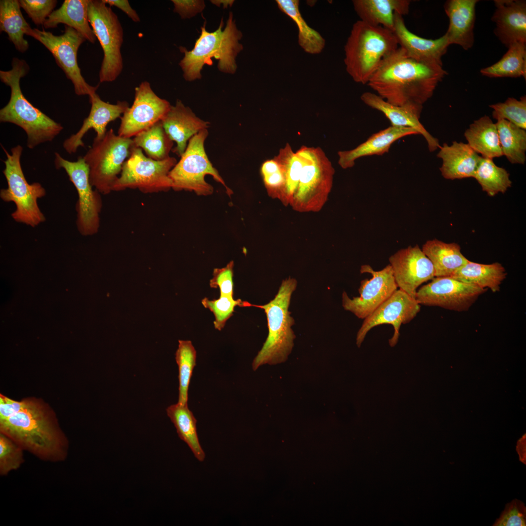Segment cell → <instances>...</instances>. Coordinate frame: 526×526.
I'll return each mask as SVG.
<instances>
[{"label": "cell", "instance_id": "38", "mask_svg": "<svg viewBox=\"0 0 526 526\" xmlns=\"http://www.w3.org/2000/svg\"><path fill=\"white\" fill-rule=\"evenodd\" d=\"M133 146L144 150L148 157L163 160L169 157L173 142L166 132L161 121L134 136Z\"/></svg>", "mask_w": 526, "mask_h": 526}, {"label": "cell", "instance_id": "17", "mask_svg": "<svg viewBox=\"0 0 526 526\" xmlns=\"http://www.w3.org/2000/svg\"><path fill=\"white\" fill-rule=\"evenodd\" d=\"M296 152L302 167L293 198L303 202L326 196L332 187L334 169L324 151L319 147L302 146Z\"/></svg>", "mask_w": 526, "mask_h": 526}, {"label": "cell", "instance_id": "1", "mask_svg": "<svg viewBox=\"0 0 526 526\" xmlns=\"http://www.w3.org/2000/svg\"><path fill=\"white\" fill-rule=\"evenodd\" d=\"M447 74L442 65L417 61L398 47L382 61L367 84L391 104L423 106Z\"/></svg>", "mask_w": 526, "mask_h": 526}, {"label": "cell", "instance_id": "16", "mask_svg": "<svg viewBox=\"0 0 526 526\" xmlns=\"http://www.w3.org/2000/svg\"><path fill=\"white\" fill-rule=\"evenodd\" d=\"M360 273H369L372 278L361 282L358 297L351 299L344 291L342 304L345 310L353 313L359 319H364L388 299L398 287L390 264L379 271L374 270L369 264L362 265Z\"/></svg>", "mask_w": 526, "mask_h": 526}, {"label": "cell", "instance_id": "20", "mask_svg": "<svg viewBox=\"0 0 526 526\" xmlns=\"http://www.w3.org/2000/svg\"><path fill=\"white\" fill-rule=\"evenodd\" d=\"M89 99L91 107L89 115L84 119L78 132L63 143L64 149L69 154L75 153L79 147L85 146L83 137L91 129L96 133L94 139H101L107 132L108 124L120 117L130 107L125 101H118L115 104L106 102L96 93L90 95Z\"/></svg>", "mask_w": 526, "mask_h": 526}, {"label": "cell", "instance_id": "33", "mask_svg": "<svg viewBox=\"0 0 526 526\" xmlns=\"http://www.w3.org/2000/svg\"><path fill=\"white\" fill-rule=\"evenodd\" d=\"M31 28L24 19L18 0H0V30L5 32L16 49L23 53L29 48L24 38Z\"/></svg>", "mask_w": 526, "mask_h": 526}, {"label": "cell", "instance_id": "31", "mask_svg": "<svg viewBox=\"0 0 526 526\" xmlns=\"http://www.w3.org/2000/svg\"><path fill=\"white\" fill-rule=\"evenodd\" d=\"M470 147L482 157L493 159L503 156L496 125L487 115L475 120L464 133Z\"/></svg>", "mask_w": 526, "mask_h": 526}, {"label": "cell", "instance_id": "41", "mask_svg": "<svg viewBox=\"0 0 526 526\" xmlns=\"http://www.w3.org/2000/svg\"><path fill=\"white\" fill-rule=\"evenodd\" d=\"M277 156L285 169V184L281 196H284L288 199L293 198L299 183L302 167L301 160L288 143L279 150Z\"/></svg>", "mask_w": 526, "mask_h": 526}, {"label": "cell", "instance_id": "48", "mask_svg": "<svg viewBox=\"0 0 526 526\" xmlns=\"http://www.w3.org/2000/svg\"><path fill=\"white\" fill-rule=\"evenodd\" d=\"M233 267L234 261H231L224 267L213 269L209 286L212 288H219L220 296L233 297Z\"/></svg>", "mask_w": 526, "mask_h": 526}, {"label": "cell", "instance_id": "49", "mask_svg": "<svg viewBox=\"0 0 526 526\" xmlns=\"http://www.w3.org/2000/svg\"><path fill=\"white\" fill-rule=\"evenodd\" d=\"M174 4V12L177 13L182 19H189L201 12L205 7L204 0H172Z\"/></svg>", "mask_w": 526, "mask_h": 526}, {"label": "cell", "instance_id": "19", "mask_svg": "<svg viewBox=\"0 0 526 526\" xmlns=\"http://www.w3.org/2000/svg\"><path fill=\"white\" fill-rule=\"evenodd\" d=\"M389 260L397 287L414 299L418 287L435 277L432 262L418 245L398 250Z\"/></svg>", "mask_w": 526, "mask_h": 526}, {"label": "cell", "instance_id": "14", "mask_svg": "<svg viewBox=\"0 0 526 526\" xmlns=\"http://www.w3.org/2000/svg\"><path fill=\"white\" fill-rule=\"evenodd\" d=\"M487 290L451 277H434L417 290L415 299L420 305L465 312Z\"/></svg>", "mask_w": 526, "mask_h": 526}, {"label": "cell", "instance_id": "26", "mask_svg": "<svg viewBox=\"0 0 526 526\" xmlns=\"http://www.w3.org/2000/svg\"><path fill=\"white\" fill-rule=\"evenodd\" d=\"M477 0H449L444 7L449 19V25L445 34L449 44L460 45L464 50L470 49L474 43L473 29Z\"/></svg>", "mask_w": 526, "mask_h": 526}, {"label": "cell", "instance_id": "18", "mask_svg": "<svg viewBox=\"0 0 526 526\" xmlns=\"http://www.w3.org/2000/svg\"><path fill=\"white\" fill-rule=\"evenodd\" d=\"M420 305L416 299L397 289L371 314L365 318L357 332L356 344L360 347L367 333L375 326L384 324L393 325L394 333L389 340L391 347L397 343L402 324L410 322L419 312Z\"/></svg>", "mask_w": 526, "mask_h": 526}, {"label": "cell", "instance_id": "45", "mask_svg": "<svg viewBox=\"0 0 526 526\" xmlns=\"http://www.w3.org/2000/svg\"><path fill=\"white\" fill-rule=\"evenodd\" d=\"M23 449L12 439L0 434V475L6 476L24 462Z\"/></svg>", "mask_w": 526, "mask_h": 526}, {"label": "cell", "instance_id": "39", "mask_svg": "<svg viewBox=\"0 0 526 526\" xmlns=\"http://www.w3.org/2000/svg\"><path fill=\"white\" fill-rule=\"evenodd\" d=\"M473 178L490 196L505 193L512 184L509 174L505 169L496 165L493 159L482 156Z\"/></svg>", "mask_w": 526, "mask_h": 526}, {"label": "cell", "instance_id": "12", "mask_svg": "<svg viewBox=\"0 0 526 526\" xmlns=\"http://www.w3.org/2000/svg\"><path fill=\"white\" fill-rule=\"evenodd\" d=\"M55 155L56 168L64 169L77 192L76 225L79 233L85 236L96 234L100 227L102 202L100 193L93 189L88 166L81 156L76 161H70L57 152Z\"/></svg>", "mask_w": 526, "mask_h": 526}, {"label": "cell", "instance_id": "50", "mask_svg": "<svg viewBox=\"0 0 526 526\" xmlns=\"http://www.w3.org/2000/svg\"><path fill=\"white\" fill-rule=\"evenodd\" d=\"M103 2L109 6H114L123 11L133 21L140 22L139 15L135 10L132 8L127 0H102Z\"/></svg>", "mask_w": 526, "mask_h": 526}, {"label": "cell", "instance_id": "25", "mask_svg": "<svg viewBox=\"0 0 526 526\" xmlns=\"http://www.w3.org/2000/svg\"><path fill=\"white\" fill-rule=\"evenodd\" d=\"M419 134L414 129L390 126L371 135L354 149L338 152V163L344 169L353 167L356 161L362 157L382 155L387 153L392 145L404 137Z\"/></svg>", "mask_w": 526, "mask_h": 526}, {"label": "cell", "instance_id": "51", "mask_svg": "<svg viewBox=\"0 0 526 526\" xmlns=\"http://www.w3.org/2000/svg\"><path fill=\"white\" fill-rule=\"evenodd\" d=\"M211 1L219 7L222 4L224 5V8H227L229 5L232 6L234 1L232 0H211Z\"/></svg>", "mask_w": 526, "mask_h": 526}, {"label": "cell", "instance_id": "36", "mask_svg": "<svg viewBox=\"0 0 526 526\" xmlns=\"http://www.w3.org/2000/svg\"><path fill=\"white\" fill-rule=\"evenodd\" d=\"M501 59L481 70V74L489 77H526V45L516 42L510 45Z\"/></svg>", "mask_w": 526, "mask_h": 526}, {"label": "cell", "instance_id": "32", "mask_svg": "<svg viewBox=\"0 0 526 526\" xmlns=\"http://www.w3.org/2000/svg\"><path fill=\"white\" fill-rule=\"evenodd\" d=\"M507 275L505 268L499 263L482 264L469 261L450 277L495 293L500 291Z\"/></svg>", "mask_w": 526, "mask_h": 526}, {"label": "cell", "instance_id": "22", "mask_svg": "<svg viewBox=\"0 0 526 526\" xmlns=\"http://www.w3.org/2000/svg\"><path fill=\"white\" fill-rule=\"evenodd\" d=\"M398 46L407 55L417 61L442 65V57L450 45L445 34L435 39H427L411 32L406 27L403 16L395 13L393 31Z\"/></svg>", "mask_w": 526, "mask_h": 526}, {"label": "cell", "instance_id": "28", "mask_svg": "<svg viewBox=\"0 0 526 526\" xmlns=\"http://www.w3.org/2000/svg\"><path fill=\"white\" fill-rule=\"evenodd\" d=\"M411 1L408 0H354L353 6L360 20L374 26H381L393 31L395 13L408 14Z\"/></svg>", "mask_w": 526, "mask_h": 526}, {"label": "cell", "instance_id": "8", "mask_svg": "<svg viewBox=\"0 0 526 526\" xmlns=\"http://www.w3.org/2000/svg\"><path fill=\"white\" fill-rule=\"evenodd\" d=\"M208 134L207 129H204L189 140L180 160L169 174L173 190L193 191L198 195H210L213 188L205 180L206 176L209 175L223 185L229 195L232 194V190L227 187L207 154L205 142Z\"/></svg>", "mask_w": 526, "mask_h": 526}, {"label": "cell", "instance_id": "21", "mask_svg": "<svg viewBox=\"0 0 526 526\" xmlns=\"http://www.w3.org/2000/svg\"><path fill=\"white\" fill-rule=\"evenodd\" d=\"M360 98L367 106L383 113L390 121L392 126L415 129L424 137L430 151L432 152L440 147L438 140L432 136L419 121L423 106L395 105L387 102L377 94L369 92L363 93Z\"/></svg>", "mask_w": 526, "mask_h": 526}, {"label": "cell", "instance_id": "46", "mask_svg": "<svg viewBox=\"0 0 526 526\" xmlns=\"http://www.w3.org/2000/svg\"><path fill=\"white\" fill-rule=\"evenodd\" d=\"M20 7L37 26L43 24L54 11L56 4V0H19Z\"/></svg>", "mask_w": 526, "mask_h": 526}, {"label": "cell", "instance_id": "24", "mask_svg": "<svg viewBox=\"0 0 526 526\" xmlns=\"http://www.w3.org/2000/svg\"><path fill=\"white\" fill-rule=\"evenodd\" d=\"M162 125L170 138L176 143L172 150L181 157L185 151L190 139L201 131L207 129L209 123L198 117L188 107L177 100L161 120Z\"/></svg>", "mask_w": 526, "mask_h": 526}, {"label": "cell", "instance_id": "42", "mask_svg": "<svg viewBox=\"0 0 526 526\" xmlns=\"http://www.w3.org/2000/svg\"><path fill=\"white\" fill-rule=\"evenodd\" d=\"M493 109L492 117L496 120L504 119L517 127L526 129V96L520 100L508 98L504 102L489 105Z\"/></svg>", "mask_w": 526, "mask_h": 526}, {"label": "cell", "instance_id": "35", "mask_svg": "<svg viewBox=\"0 0 526 526\" xmlns=\"http://www.w3.org/2000/svg\"><path fill=\"white\" fill-rule=\"evenodd\" d=\"M279 9L289 17L297 25L298 43L307 53L315 55L321 52L324 48L325 40L316 30L306 23L299 10L298 0H277Z\"/></svg>", "mask_w": 526, "mask_h": 526}, {"label": "cell", "instance_id": "6", "mask_svg": "<svg viewBox=\"0 0 526 526\" xmlns=\"http://www.w3.org/2000/svg\"><path fill=\"white\" fill-rule=\"evenodd\" d=\"M297 285V281L289 278L282 282L277 294L268 303L263 305L250 303V306L264 310L268 328L267 337L253 361V370L264 364L284 362L291 353L296 336L291 328L295 323L294 319L288 309Z\"/></svg>", "mask_w": 526, "mask_h": 526}, {"label": "cell", "instance_id": "23", "mask_svg": "<svg viewBox=\"0 0 526 526\" xmlns=\"http://www.w3.org/2000/svg\"><path fill=\"white\" fill-rule=\"evenodd\" d=\"M495 11L492 20L494 33L508 47L516 42L526 43V2L523 0H494Z\"/></svg>", "mask_w": 526, "mask_h": 526}, {"label": "cell", "instance_id": "3", "mask_svg": "<svg viewBox=\"0 0 526 526\" xmlns=\"http://www.w3.org/2000/svg\"><path fill=\"white\" fill-rule=\"evenodd\" d=\"M29 69L24 60L14 57L11 69L0 71V80L11 89L9 102L0 110V121L22 128L27 136V146L32 149L40 144L52 141L63 127L34 107L23 95L20 80Z\"/></svg>", "mask_w": 526, "mask_h": 526}, {"label": "cell", "instance_id": "15", "mask_svg": "<svg viewBox=\"0 0 526 526\" xmlns=\"http://www.w3.org/2000/svg\"><path fill=\"white\" fill-rule=\"evenodd\" d=\"M171 105L159 97L150 83L144 81L135 88L132 105L121 117L118 131L120 136L131 138L161 121Z\"/></svg>", "mask_w": 526, "mask_h": 526}, {"label": "cell", "instance_id": "40", "mask_svg": "<svg viewBox=\"0 0 526 526\" xmlns=\"http://www.w3.org/2000/svg\"><path fill=\"white\" fill-rule=\"evenodd\" d=\"M175 360L179 372L178 403L188 405V387L196 360V351L190 340H178Z\"/></svg>", "mask_w": 526, "mask_h": 526}, {"label": "cell", "instance_id": "47", "mask_svg": "<svg viewBox=\"0 0 526 526\" xmlns=\"http://www.w3.org/2000/svg\"><path fill=\"white\" fill-rule=\"evenodd\" d=\"M493 526H526V507L524 503L515 499L506 504L504 510Z\"/></svg>", "mask_w": 526, "mask_h": 526}, {"label": "cell", "instance_id": "44", "mask_svg": "<svg viewBox=\"0 0 526 526\" xmlns=\"http://www.w3.org/2000/svg\"><path fill=\"white\" fill-rule=\"evenodd\" d=\"M260 172L269 194L281 196L285 184V169L277 155L265 160L261 165Z\"/></svg>", "mask_w": 526, "mask_h": 526}, {"label": "cell", "instance_id": "30", "mask_svg": "<svg viewBox=\"0 0 526 526\" xmlns=\"http://www.w3.org/2000/svg\"><path fill=\"white\" fill-rule=\"evenodd\" d=\"M422 250L433 265L435 277H450L469 261L461 253L459 245L454 243L429 240Z\"/></svg>", "mask_w": 526, "mask_h": 526}, {"label": "cell", "instance_id": "27", "mask_svg": "<svg viewBox=\"0 0 526 526\" xmlns=\"http://www.w3.org/2000/svg\"><path fill=\"white\" fill-rule=\"evenodd\" d=\"M439 149L437 156L442 160L439 169L444 178L473 177L481 156L468 144L453 141L449 145L445 143Z\"/></svg>", "mask_w": 526, "mask_h": 526}, {"label": "cell", "instance_id": "13", "mask_svg": "<svg viewBox=\"0 0 526 526\" xmlns=\"http://www.w3.org/2000/svg\"><path fill=\"white\" fill-rule=\"evenodd\" d=\"M26 35L40 42L51 53L57 65L73 84L76 94L89 96L96 93L98 85L92 86L85 81L77 63V51L86 40L82 35L65 25L63 33L59 36L37 28H31Z\"/></svg>", "mask_w": 526, "mask_h": 526}, {"label": "cell", "instance_id": "37", "mask_svg": "<svg viewBox=\"0 0 526 526\" xmlns=\"http://www.w3.org/2000/svg\"><path fill=\"white\" fill-rule=\"evenodd\" d=\"M495 124L503 155L512 164H525L526 130L504 119L497 120Z\"/></svg>", "mask_w": 526, "mask_h": 526}, {"label": "cell", "instance_id": "11", "mask_svg": "<svg viewBox=\"0 0 526 526\" xmlns=\"http://www.w3.org/2000/svg\"><path fill=\"white\" fill-rule=\"evenodd\" d=\"M176 163L173 157L163 160L152 159L141 149L133 146L112 191L127 188H137L145 193L168 191L172 188L169 174Z\"/></svg>", "mask_w": 526, "mask_h": 526}, {"label": "cell", "instance_id": "9", "mask_svg": "<svg viewBox=\"0 0 526 526\" xmlns=\"http://www.w3.org/2000/svg\"><path fill=\"white\" fill-rule=\"evenodd\" d=\"M133 146L132 139L116 135L112 129L101 139H94L83 158L89 167L90 183L100 193L112 191Z\"/></svg>", "mask_w": 526, "mask_h": 526}, {"label": "cell", "instance_id": "7", "mask_svg": "<svg viewBox=\"0 0 526 526\" xmlns=\"http://www.w3.org/2000/svg\"><path fill=\"white\" fill-rule=\"evenodd\" d=\"M2 148L6 156L2 172L7 188L0 189V197L4 202L15 204L16 208L11 216L16 222L35 227L46 221L38 202L46 195L45 189L39 183L29 184L27 181L20 163L22 147L18 145L13 147L11 153Z\"/></svg>", "mask_w": 526, "mask_h": 526}, {"label": "cell", "instance_id": "29", "mask_svg": "<svg viewBox=\"0 0 526 526\" xmlns=\"http://www.w3.org/2000/svg\"><path fill=\"white\" fill-rule=\"evenodd\" d=\"M91 0H65L61 6L54 10L45 21L47 29L57 27L60 23L70 26L79 33L86 40L94 43L96 38L88 19V7Z\"/></svg>", "mask_w": 526, "mask_h": 526}, {"label": "cell", "instance_id": "2", "mask_svg": "<svg viewBox=\"0 0 526 526\" xmlns=\"http://www.w3.org/2000/svg\"><path fill=\"white\" fill-rule=\"evenodd\" d=\"M0 432L43 461L65 460L69 442L54 415L36 399H23L21 408L0 419Z\"/></svg>", "mask_w": 526, "mask_h": 526}, {"label": "cell", "instance_id": "4", "mask_svg": "<svg viewBox=\"0 0 526 526\" xmlns=\"http://www.w3.org/2000/svg\"><path fill=\"white\" fill-rule=\"evenodd\" d=\"M223 19L218 28L209 32L206 29V22L201 27V35L196 40L194 48L188 51L180 47L184 56L179 65L183 72V77L191 81L202 77L201 70L205 64H212L211 59L218 60V68L224 73L234 74L237 69L235 58L243 49L239 42L242 34L236 25L233 14L230 12L224 30Z\"/></svg>", "mask_w": 526, "mask_h": 526}, {"label": "cell", "instance_id": "10", "mask_svg": "<svg viewBox=\"0 0 526 526\" xmlns=\"http://www.w3.org/2000/svg\"><path fill=\"white\" fill-rule=\"evenodd\" d=\"M88 15L90 25L103 51L99 81L113 82L123 68L121 53L123 29L116 14L102 0H91Z\"/></svg>", "mask_w": 526, "mask_h": 526}, {"label": "cell", "instance_id": "43", "mask_svg": "<svg viewBox=\"0 0 526 526\" xmlns=\"http://www.w3.org/2000/svg\"><path fill=\"white\" fill-rule=\"evenodd\" d=\"M201 302L204 307L213 313L215 317L214 326L219 331L224 328L227 320L233 315L237 306L249 307L250 303L227 296H220L218 299L214 300L205 297L202 300Z\"/></svg>", "mask_w": 526, "mask_h": 526}, {"label": "cell", "instance_id": "5", "mask_svg": "<svg viewBox=\"0 0 526 526\" xmlns=\"http://www.w3.org/2000/svg\"><path fill=\"white\" fill-rule=\"evenodd\" d=\"M398 47L393 31L359 20L344 46L346 71L356 82L367 84L382 61Z\"/></svg>", "mask_w": 526, "mask_h": 526}, {"label": "cell", "instance_id": "34", "mask_svg": "<svg viewBox=\"0 0 526 526\" xmlns=\"http://www.w3.org/2000/svg\"><path fill=\"white\" fill-rule=\"evenodd\" d=\"M168 416L174 424L179 438L189 447L195 458L200 462L205 458L197 432V420L188 405H171L166 409Z\"/></svg>", "mask_w": 526, "mask_h": 526}]
</instances>
